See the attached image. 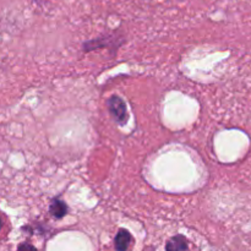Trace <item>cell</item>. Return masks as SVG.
Here are the masks:
<instances>
[{"label": "cell", "mask_w": 251, "mask_h": 251, "mask_svg": "<svg viewBox=\"0 0 251 251\" xmlns=\"http://www.w3.org/2000/svg\"><path fill=\"white\" fill-rule=\"evenodd\" d=\"M108 107L115 122L119 125H125V123L127 122V112L124 100L118 96H113L108 100Z\"/></svg>", "instance_id": "cell-1"}, {"label": "cell", "mask_w": 251, "mask_h": 251, "mask_svg": "<svg viewBox=\"0 0 251 251\" xmlns=\"http://www.w3.org/2000/svg\"><path fill=\"white\" fill-rule=\"evenodd\" d=\"M131 234L127 230L120 229L115 237V249L118 251H126L131 244Z\"/></svg>", "instance_id": "cell-2"}, {"label": "cell", "mask_w": 251, "mask_h": 251, "mask_svg": "<svg viewBox=\"0 0 251 251\" xmlns=\"http://www.w3.org/2000/svg\"><path fill=\"white\" fill-rule=\"evenodd\" d=\"M186 249H188V240L183 235H176V237L172 238L167 243L166 247L167 251H186Z\"/></svg>", "instance_id": "cell-3"}, {"label": "cell", "mask_w": 251, "mask_h": 251, "mask_svg": "<svg viewBox=\"0 0 251 251\" xmlns=\"http://www.w3.org/2000/svg\"><path fill=\"white\" fill-rule=\"evenodd\" d=\"M49 211H50L54 217L63 218L68 212V206L61 200H53L50 203V207H49Z\"/></svg>", "instance_id": "cell-4"}, {"label": "cell", "mask_w": 251, "mask_h": 251, "mask_svg": "<svg viewBox=\"0 0 251 251\" xmlns=\"http://www.w3.org/2000/svg\"><path fill=\"white\" fill-rule=\"evenodd\" d=\"M19 251H37L36 248L32 247L31 244H27V243H24L19 247Z\"/></svg>", "instance_id": "cell-5"}, {"label": "cell", "mask_w": 251, "mask_h": 251, "mask_svg": "<svg viewBox=\"0 0 251 251\" xmlns=\"http://www.w3.org/2000/svg\"><path fill=\"white\" fill-rule=\"evenodd\" d=\"M0 229H1V218H0Z\"/></svg>", "instance_id": "cell-6"}]
</instances>
